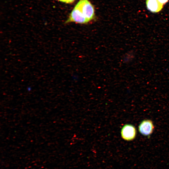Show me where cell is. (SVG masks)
<instances>
[{
	"label": "cell",
	"mask_w": 169,
	"mask_h": 169,
	"mask_svg": "<svg viewBox=\"0 0 169 169\" xmlns=\"http://www.w3.org/2000/svg\"><path fill=\"white\" fill-rule=\"evenodd\" d=\"M75 0H64V3H73Z\"/></svg>",
	"instance_id": "cell-7"
},
{
	"label": "cell",
	"mask_w": 169,
	"mask_h": 169,
	"mask_svg": "<svg viewBox=\"0 0 169 169\" xmlns=\"http://www.w3.org/2000/svg\"><path fill=\"white\" fill-rule=\"evenodd\" d=\"M169 0H158L159 2L162 5H164L168 2Z\"/></svg>",
	"instance_id": "cell-6"
},
{
	"label": "cell",
	"mask_w": 169,
	"mask_h": 169,
	"mask_svg": "<svg viewBox=\"0 0 169 169\" xmlns=\"http://www.w3.org/2000/svg\"><path fill=\"white\" fill-rule=\"evenodd\" d=\"M146 3L147 9L152 13L160 12L163 7L158 0H146Z\"/></svg>",
	"instance_id": "cell-5"
},
{
	"label": "cell",
	"mask_w": 169,
	"mask_h": 169,
	"mask_svg": "<svg viewBox=\"0 0 169 169\" xmlns=\"http://www.w3.org/2000/svg\"><path fill=\"white\" fill-rule=\"evenodd\" d=\"M154 128L152 121L151 120H146L141 123L138 127V130L141 134L148 136L152 133Z\"/></svg>",
	"instance_id": "cell-4"
},
{
	"label": "cell",
	"mask_w": 169,
	"mask_h": 169,
	"mask_svg": "<svg viewBox=\"0 0 169 169\" xmlns=\"http://www.w3.org/2000/svg\"><path fill=\"white\" fill-rule=\"evenodd\" d=\"M89 22L76 4L70 13L65 23L74 22L79 24H86Z\"/></svg>",
	"instance_id": "cell-2"
},
{
	"label": "cell",
	"mask_w": 169,
	"mask_h": 169,
	"mask_svg": "<svg viewBox=\"0 0 169 169\" xmlns=\"http://www.w3.org/2000/svg\"><path fill=\"white\" fill-rule=\"evenodd\" d=\"M59 1H60L61 2H63V3H64V0H58Z\"/></svg>",
	"instance_id": "cell-8"
},
{
	"label": "cell",
	"mask_w": 169,
	"mask_h": 169,
	"mask_svg": "<svg viewBox=\"0 0 169 169\" xmlns=\"http://www.w3.org/2000/svg\"><path fill=\"white\" fill-rule=\"evenodd\" d=\"M77 4L89 22L94 19L95 18V9L89 0H80Z\"/></svg>",
	"instance_id": "cell-1"
},
{
	"label": "cell",
	"mask_w": 169,
	"mask_h": 169,
	"mask_svg": "<svg viewBox=\"0 0 169 169\" xmlns=\"http://www.w3.org/2000/svg\"><path fill=\"white\" fill-rule=\"evenodd\" d=\"M136 129L134 126L130 124L124 125L121 129L120 134L125 140L130 141L134 140L136 135Z\"/></svg>",
	"instance_id": "cell-3"
}]
</instances>
